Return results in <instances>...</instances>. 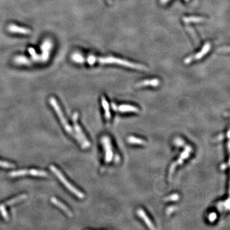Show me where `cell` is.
I'll list each match as a JSON object with an SVG mask.
<instances>
[{
	"mask_svg": "<svg viewBox=\"0 0 230 230\" xmlns=\"http://www.w3.org/2000/svg\"><path fill=\"white\" fill-rule=\"evenodd\" d=\"M185 1H189V0H185Z\"/></svg>",
	"mask_w": 230,
	"mask_h": 230,
	"instance_id": "f1b7e54d",
	"label": "cell"
},
{
	"mask_svg": "<svg viewBox=\"0 0 230 230\" xmlns=\"http://www.w3.org/2000/svg\"><path fill=\"white\" fill-rule=\"evenodd\" d=\"M52 47V43L50 40H46L43 43L42 46V55L41 56V61H46L48 60L49 56V51Z\"/></svg>",
	"mask_w": 230,
	"mask_h": 230,
	"instance_id": "4fadbf2b",
	"label": "cell"
},
{
	"mask_svg": "<svg viewBox=\"0 0 230 230\" xmlns=\"http://www.w3.org/2000/svg\"><path fill=\"white\" fill-rule=\"evenodd\" d=\"M96 61H97V58L94 56H88V58L87 60H86V61L91 65H94V63L96 62Z\"/></svg>",
	"mask_w": 230,
	"mask_h": 230,
	"instance_id": "d4e9b609",
	"label": "cell"
},
{
	"mask_svg": "<svg viewBox=\"0 0 230 230\" xmlns=\"http://www.w3.org/2000/svg\"><path fill=\"white\" fill-rule=\"evenodd\" d=\"M127 142L129 145H139V146H145L147 145L146 141L140 138H138V137L130 136L128 138H127Z\"/></svg>",
	"mask_w": 230,
	"mask_h": 230,
	"instance_id": "2e32d148",
	"label": "cell"
},
{
	"mask_svg": "<svg viewBox=\"0 0 230 230\" xmlns=\"http://www.w3.org/2000/svg\"><path fill=\"white\" fill-rule=\"evenodd\" d=\"M101 103H102V107H103V109L104 110L105 118L107 121H109L111 118V113L110 111L108 102L106 100V98L104 96L101 97Z\"/></svg>",
	"mask_w": 230,
	"mask_h": 230,
	"instance_id": "e0dca14e",
	"label": "cell"
},
{
	"mask_svg": "<svg viewBox=\"0 0 230 230\" xmlns=\"http://www.w3.org/2000/svg\"><path fill=\"white\" fill-rule=\"evenodd\" d=\"M210 49H211V44L208 42L206 43L202 49V50L199 52L196 53L194 55L186 58L184 60V63L185 64H189V63L191 62L193 60H198L202 59L205 55H207L208 52L210 50Z\"/></svg>",
	"mask_w": 230,
	"mask_h": 230,
	"instance_id": "9c48e42d",
	"label": "cell"
},
{
	"mask_svg": "<svg viewBox=\"0 0 230 230\" xmlns=\"http://www.w3.org/2000/svg\"><path fill=\"white\" fill-rule=\"evenodd\" d=\"M217 214L215 212H211L208 215V221L211 223L214 222L217 219Z\"/></svg>",
	"mask_w": 230,
	"mask_h": 230,
	"instance_id": "484cf974",
	"label": "cell"
},
{
	"mask_svg": "<svg viewBox=\"0 0 230 230\" xmlns=\"http://www.w3.org/2000/svg\"><path fill=\"white\" fill-rule=\"evenodd\" d=\"M78 118H79V113L77 112H75L72 116V120L74 129L76 130V134L78 139H79L78 142H79L83 149L88 148L90 146V142L87 139L80 125L78 124Z\"/></svg>",
	"mask_w": 230,
	"mask_h": 230,
	"instance_id": "277c9868",
	"label": "cell"
},
{
	"mask_svg": "<svg viewBox=\"0 0 230 230\" xmlns=\"http://www.w3.org/2000/svg\"><path fill=\"white\" fill-rule=\"evenodd\" d=\"M112 108L116 112L120 113H139V109L138 107L130 104H121L117 106L115 103L111 104Z\"/></svg>",
	"mask_w": 230,
	"mask_h": 230,
	"instance_id": "ba28073f",
	"label": "cell"
},
{
	"mask_svg": "<svg viewBox=\"0 0 230 230\" xmlns=\"http://www.w3.org/2000/svg\"><path fill=\"white\" fill-rule=\"evenodd\" d=\"M185 22H200L205 20V19L201 17H185L183 19Z\"/></svg>",
	"mask_w": 230,
	"mask_h": 230,
	"instance_id": "ac0fdd59",
	"label": "cell"
},
{
	"mask_svg": "<svg viewBox=\"0 0 230 230\" xmlns=\"http://www.w3.org/2000/svg\"><path fill=\"white\" fill-rule=\"evenodd\" d=\"M49 104H51V106H52L53 109H55L56 113L57 114L58 118H59V119L60 120L61 124L63 125V127H64L65 130L70 136H72L73 137H74V138L77 141H79V139H78L76 134L74 133V130H73L72 127L70 125V124H68V122L67 118H65L64 114H63V112L62 109H61L60 106H59V104H58V101L56 100V99H55V97H52L50 98L49 100Z\"/></svg>",
	"mask_w": 230,
	"mask_h": 230,
	"instance_id": "6da1fadb",
	"label": "cell"
},
{
	"mask_svg": "<svg viewBox=\"0 0 230 230\" xmlns=\"http://www.w3.org/2000/svg\"><path fill=\"white\" fill-rule=\"evenodd\" d=\"M27 198H28V195L26 194H22L21 195H19L15 198H13L7 201L6 202H4L2 204H0V208H6L7 207L11 206V205L13 204L20 202H21V201L26 199Z\"/></svg>",
	"mask_w": 230,
	"mask_h": 230,
	"instance_id": "8fae6325",
	"label": "cell"
},
{
	"mask_svg": "<svg viewBox=\"0 0 230 230\" xmlns=\"http://www.w3.org/2000/svg\"><path fill=\"white\" fill-rule=\"evenodd\" d=\"M28 51L31 55L33 60L34 61H41V56L37 55L33 48H29Z\"/></svg>",
	"mask_w": 230,
	"mask_h": 230,
	"instance_id": "44dd1931",
	"label": "cell"
},
{
	"mask_svg": "<svg viewBox=\"0 0 230 230\" xmlns=\"http://www.w3.org/2000/svg\"><path fill=\"white\" fill-rule=\"evenodd\" d=\"M100 142L104 151V160L106 163H110L114 160L115 152L113 146L108 136H103L101 138Z\"/></svg>",
	"mask_w": 230,
	"mask_h": 230,
	"instance_id": "5b68a950",
	"label": "cell"
},
{
	"mask_svg": "<svg viewBox=\"0 0 230 230\" xmlns=\"http://www.w3.org/2000/svg\"><path fill=\"white\" fill-rule=\"evenodd\" d=\"M51 202L55 205V206L58 207V208L62 210L69 217H73V213L70 210V208H68V207H67L64 203H63L62 202H60V201L58 200L57 198H56L55 197H52L51 198Z\"/></svg>",
	"mask_w": 230,
	"mask_h": 230,
	"instance_id": "7c38bea8",
	"label": "cell"
},
{
	"mask_svg": "<svg viewBox=\"0 0 230 230\" xmlns=\"http://www.w3.org/2000/svg\"><path fill=\"white\" fill-rule=\"evenodd\" d=\"M169 1V0H160V3H162V4H165L166 3H168Z\"/></svg>",
	"mask_w": 230,
	"mask_h": 230,
	"instance_id": "83f0119b",
	"label": "cell"
},
{
	"mask_svg": "<svg viewBox=\"0 0 230 230\" xmlns=\"http://www.w3.org/2000/svg\"><path fill=\"white\" fill-rule=\"evenodd\" d=\"M174 144L178 146V147H181V146H185V141L181 138H177L174 140Z\"/></svg>",
	"mask_w": 230,
	"mask_h": 230,
	"instance_id": "cb8c5ba5",
	"label": "cell"
},
{
	"mask_svg": "<svg viewBox=\"0 0 230 230\" xmlns=\"http://www.w3.org/2000/svg\"><path fill=\"white\" fill-rule=\"evenodd\" d=\"M49 168L52 171L53 173L55 174L58 178H59V180L61 181V182L68 189V190H69L70 191L74 194L76 197H77L79 199L85 198V194L82 192L80 191V190L78 189H77L76 187H74V186L70 182H68V180L64 177V175H63V173L56 167V166H55L54 165H51L49 166Z\"/></svg>",
	"mask_w": 230,
	"mask_h": 230,
	"instance_id": "7a4b0ae2",
	"label": "cell"
},
{
	"mask_svg": "<svg viewBox=\"0 0 230 230\" xmlns=\"http://www.w3.org/2000/svg\"><path fill=\"white\" fill-rule=\"evenodd\" d=\"M15 61L16 63H18V64L28 65L31 63V61L24 56H17L15 58Z\"/></svg>",
	"mask_w": 230,
	"mask_h": 230,
	"instance_id": "ffe728a7",
	"label": "cell"
},
{
	"mask_svg": "<svg viewBox=\"0 0 230 230\" xmlns=\"http://www.w3.org/2000/svg\"><path fill=\"white\" fill-rule=\"evenodd\" d=\"M0 167L4 168H14L16 167V166L13 163L0 160Z\"/></svg>",
	"mask_w": 230,
	"mask_h": 230,
	"instance_id": "7402d4cb",
	"label": "cell"
},
{
	"mask_svg": "<svg viewBox=\"0 0 230 230\" xmlns=\"http://www.w3.org/2000/svg\"><path fill=\"white\" fill-rule=\"evenodd\" d=\"M160 85V81L158 79H146L142 81L137 83L136 85V88H142L145 86H153L156 87Z\"/></svg>",
	"mask_w": 230,
	"mask_h": 230,
	"instance_id": "5bb4252c",
	"label": "cell"
},
{
	"mask_svg": "<svg viewBox=\"0 0 230 230\" xmlns=\"http://www.w3.org/2000/svg\"><path fill=\"white\" fill-rule=\"evenodd\" d=\"M180 199V195L178 193H173L171 194L169 196H166L164 201L166 202H177Z\"/></svg>",
	"mask_w": 230,
	"mask_h": 230,
	"instance_id": "d6986e66",
	"label": "cell"
},
{
	"mask_svg": "<svg viewBox=\"0 0 230 230\" xmlns=\"http://www.w3.org/2000/svg\"><path fill=\"white\" fill-rule=\"evenodd\" d=\"M8 30L12 33L24 34V35H28V34L31 33V30H29V29L22 27H19L16 25H14V24L9 25L8 27Z\"/></svg>",
	"mask_w": 230,
	"mask_h": 230,
	"instance_id": "9a60e30c",
	"label": "cell"
},
{
	"mask_svg": "<svg viewBox=\"0 0 230 230\" xmlns=\"http://www.w3.org/2000/svg\"><path fill=\"white\" fill-rule=\"evenodd\" d=\"M193 151V148L191 145H185L184 150L182 151V153L180 154L178 159L170 166L169 169V174H168L169 179H171V177H172L173 173H174L176 168H177L178 166L182 165L184 163V161L185 160H187Z\"/></svg>",
	"mask_w": 230,
	"mask_h": 230,
	"instance_id": "8992f818",
	"label": "cell"
},
{
	"mask_svg": "<svg viewBox=\"0 0 230 230\" xmlns=\"http://www.w3.org/2000/svg\"><path fill=\"white\" fill-rule=\"evenodd\" d=\"M72 59L74 61L77 63H84L86 61L85 58H83L80 55H78V54H74L72 56Z\"/></svg>",
	"mask_w": 230,
	"mask_h": 230,
	"instance_id": "603a6c76",
	"label": "cell"
},
{
	"mask_svg": "<svg viewBox=\"0 0 230 230\" xmlns=\"http://www.w3.org/2000/svg\"><path fill=\"white\" fill-rule=\"evenodd\" d=\"M25 175H31L34 177H48L49 175L47 171L38 169H21L17 171H13L9 173L8 176L10 177H22Z\"/></svg>",
	"mask_w": 230,
	"mask_h": 230,
	"instance_id": "52a82bcc",
	"label": "cell"
},
{
	"mask_svg": "<svg viewBox=\"0 0 230 230\" xmlns=\"http://www.w3.org/2000/svg\"><path fill=\"white\" fill-rule=\"evenodd\" d=\"M136 214H137V215H138V217H139L142 220H143V221L145 223V224L146 225V226H147V227L149 229H155L154 224H153L152 222H151V219L149 218V217L148 216V215L146 214V213L145 212L144 209L141 208H138L137 209Z\"/></svg>",
	"mask_w": 230,
	"mask_h": 230,
	"instance_id": "30bf717a",
	"label": "cell"
},
{
	"mask_svg": "<svg viewBox=\"0 0 230 230\" xmlns=\"http://www.w3.org/2000/svg\"><path fill=\"white\" fill-rule=\"evenodd\" d=\"M175 207H171L168 208L167 210V214H171V213H173L175 212Z\"/></svg>",
	"mask_w": 230,
	"mask_h": 230,
	"instance_id": "4316f807",
	"label": "cell"
},
{
	"mask_svg": "<svg viewBox=\"0 0 230 230\" xmlns=\"http://www.w3.org/2000/svg\"><path fill=\"white\" fill-rule=\"evenodd\" d=\"M97 61H99L102 64H106V63H115V64H118L120 65H124L127 67H129L132 68H136V69L139 70H147V68L145 66L142 65L140 64H137V63H131L129 61L125 60L120 59L115 57H104V58H97Z\"/></svg>",
	"mask_w": 230,
	"mask_h": 230,
	"instance_id": "3957f363",
	"label": "cell"
}]
</instances>
